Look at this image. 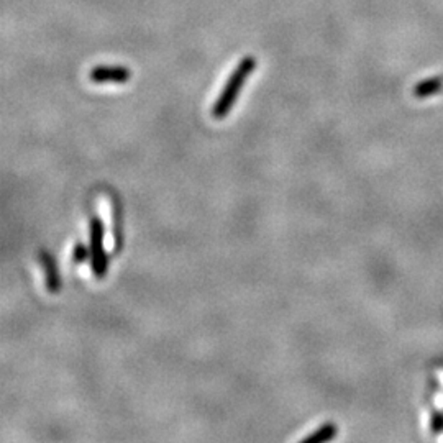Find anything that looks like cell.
<instances>
[{
	"label": "cell",
	"instance_id": "obj_4",
	"mask_svg": "<svg viewBox=\"0 0 443 443\" xmlns=\"http://www.w3.org/2000/svg\"><path fill=\"white\" fill-rule=\"evenodd\" d=\"M40 259L45 269V278H46V289L48 293L58 294L61 291V278L58 274V266L55 258H53L48 251L40 253Z\"/></svg>",
	"mask_w": 443,
	"mask_h": 443
},
{
	"label": "cell",
	"instance_id": "obj_5",
	"mask_svg": "<svg viewBox=\"0 0 443 443\" xmlns=\"http://www.w3.org/2000/svg\"><path fill=\"white\" fill-rule=\"evenodd\" d=\"M338 435V427L333 422H327L318 427L317 430L312 432L311 435H307L302 439L304 443H323V442H330L335 437Z\"/></svg>",
	"mask_w": 443,
	"mask_h": 443
},
{
	"label": "cell",
	"instance_id": "obj_6",
	"mask_svg": "<svg viewBox=\"0 0 443 443\" xmlns=\"http://www.w3.org/2000/svg\"><path fill=\"white\" fill-rule=\"evenodd\" d=\"M442 84L439 79H430V80H425V83H420L417 84V88H415L414 94L415 97H429L432 94H437L440 90Z\"/></svg>",
	"mask_w": 443,
	"mask_h": 443
},
{
	"label": "cell",
	"instance_id": "obj_8",
	"mask_svg": "<svg viewBox=\"0 0 443 443\" xmlns=\"http://www.w3.org/2000/svg\"><path fill=\"white\" fill-rule=\"evenodd\" d=\"M89 255H90V251H88V248H85L83 243H75L74 251H73V259L75 264H83Z\"/></svg>",
	"mask_w": 443,
	"mask_h": 443
},
{
	"label": "cell",
	"instance_id": "obj_7",
	"mask_svg": "<svg viewBox=\"0 0 443 443\" xmlns=\"http://www.w3.org/2000/svg\"><path fill=\"white\" fill-rule=\"evenodd\" d=\"M430 430L434 435H439L443 432V412L440 409L437 407H432V412H430Z\"/></svg>",
	"mask_w": 443,
	"mask_h": 443
},
{
	"label": "cell",
	"instance_id": "obj_3",
	"mask_svg": "<svg viewBox=\"0 0 443 443\" xmlns=\"http://www.w3.org/2000/svg\"><path fill=\"white\" fill-rule=\"evenodd\" d=\"M132 73L123 66H97L89 73V78L95 84H123L130 79Z\"/></svg>",
	"mask_w": 443,
	"mask_h": 443
},
{
	"label": "cell",
	"instance_id": "obj_2",
	"mask_svg": "<svg viewBox=\"0 0 443 443\" xmlns=\"http://www.w3.org/2000/svg\"><path fill=\"white\" fill-rule=\"evenodd\" d=\"M89 251H90V268L97 279H104L109 269V259H107L104 246V224L99 217L90 220V236H89Z\"/></svg>",
	"mask_w": 443,
	"mask_h": 443
},
{
	"label": "cell",
	"instance_id": "obj_1",
	"mask_svg": "<svg viewBox=\"0 0 443 443\" xmlns=\"http://www.w3.org/2000/svg\"><path fill=\"white\" fill-rule=\"evenodd\" d=\"M256 68V59L253 56L243 58L239 63V66L234 69V73L230 74L229 80L224 85V90H222L219 99L215 100V104L212 107V115L217 120H222L229 115L230 110L234 109L236 99L241 93L243 85H245L246 79L250 78V74L255 71Z\"/></svg>",
	"mask_w": 443,
	"mask_h": 443
}]
</instances>
